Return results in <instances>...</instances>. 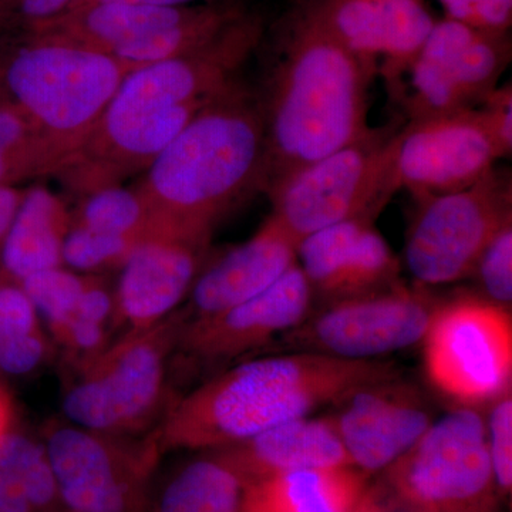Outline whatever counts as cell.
I'll return each instance as SVG.
<instances>
[{"label": "cell", "mask_w": 512, "mask_h": 512, "mask_svg": "<svg viewBox=\"0 0 512 512\" xmlns=\"http://www.w3.org/2000/svg\"><path fill=\"white\" fill-rule=\"evenodd\" d=\"M399 375L386 360L289 352L228 366L181 399L157 426L164 451L234 446L279 424L336 406L363 384Z\"/></svg>", "instance_id": "1"}, {"label": "cell", "mask_w": 512, "mask_h": 512, "mask_svg": "<svg viewBox=\"0 0 512 512\" xmlns=\"http://www.w3.org/2000/svg\"><path fill=\"white\" fill-rule=\"evenodd\" d=\"M372 70L305 13L295 20L266 101V191L369 131Z\"/></svg>", "instance_id": "2"}, {"label": "cell", "mask_w": 512, "mask_h": 512, "mask_svg": "<svg viewBox=\"0 0 512 512\" xmlns=\"http://www.w3.org/2000/svg\"><path fill=\"white\" fill-rule=\"evenodd\" d=\"M264 168L261 101L234 83L154 158L136 192L151 231L211 237L221 215L262 185Z\"/></svg>", "instance_id": "3"}, {"label": "cell", "mask_w": 512, "mask_h": 512, "mask_svg": "<svg viewBox=\"0 0 512 512\" xmlns=\"http://www.w3.org/2000/svg\"><path fill=\"white\" fill-rule=\"evenodd\" d=\"M262 35V20L244 13L200 49L130 70L80 150L97 151L127 138L183 130L235 83V74Z\"/></svg>", "instance_id": "4"}, {"label": "cell", "mask_w": 512, "mask_h": 512, "mask_svg": "<svg viewBox=\"0 0 512 512\" xmlns=\"http://www.w3.org/2000/svg\"><path fill=\"white\" fill-rule=\"evenodd\" d=\"M127 73L109 53L43 33L13 53L6 83L52 171L86 143Z\"/></svg>", "instance_id": "5"}, {"label": "cell", "mask_w": 512, "mask_h": 512, "mask_svg": "<svg viewBox=\"0 0 512 512\" xmlns=\"http://www.w3.org/2000/svg\"><path fill=\"white\" fill-rule=\"evenodd\" d=\"M187 311L128 330L77 366L63 396L69 423L101 433L140 436L167 412V373Z\"/></svg>", "instance_id": "6"}, {"label": "cell", "mask_w": 512, "mask_h": 512, "mask_svg": "<svg viewBox=\"0 0 512 512\" xmlns=\"http://www.w3.org/2000/svg\"><path fill=\"white\" fill-rule=\"evenodd\" d=\"M384 473L390 504L413 511L497 512L498 493L485 419L458 407L434 421L406 454Z\"/></svg>", "instance_id": "7"}, {"label": "cell", "mask_w": 512, "mask_h": 512, "mask_svg": "<svg viewBox=\"0 0 512 512\" xmlns=\"http://www.w3.org/2000/svg\"><path fill=\"white\" fill-rule=\"evenodd\" d=\"M396 128H369L329 156L269 188L272 217L296 241L353 218L375 221L396 190L392 146Z\"/></svg>", "instance_id": "8"}, {"label": "cell", "mask_w": 512, "mask_h": 512, "mask_svg": "<svg viewBox=\"0 0 512 512\" xmlns=\"http://www.w3.org/2000/svg\"><path fill=\"white\" fill-rule=\"evenodd\" d=\"M45 446L66 512H148L151 481L165 453L157 427L140 436L50 423Z\"/></svg>", "instance_id": "9"}, {"label": "cell", "mask_w": 512, "mask_h": 512, "mask_svg": "<svg viewBox=\"0 0 512 512\" xmlns=\"http://www.w3.org/2000/svg\"><path fill=\"white\" fill-rule=\"evenodd\" d=\"M421 346L427 380L457 407L477 409L510 392V308L474 293L443 299Z\"/></svg>", "instance_id": "10"}, {"label": "cell", "mask_w": 512, "mask_h": 512, "mask_svg": "<svg viewBox=\"0 0 512 512\" xmlns=\"http://www.w3.org/2000/svg\"><path fill=\"white\" fill-rule=\"evenodd\" d=\"M404 258L417 285L471 278L484 249L512 221L510 174L495 168L464 190L417 198Z\"/></svg>", "instance_id": "11"}, {"label": "cell", "mask_w": 512, "mask_h": 512, "mask_svg": "<svg viewBox=\"0 0 512 512\" xmlns=\"http://www.w3.org/2000/svg\"><path fill=\"white\" fill-rule=\"evenodd\" d=\"M441 301L427 286L399 282L383 291L323 303L279 340L289 352L382 360L419 345Z\"/></svg>", "instance_id": "12"}, {"label": "cell", "mask_w": 512, "mask_h": 512, "mask_svg": "<svg viewBox=\"0 0 512 512\" xmlns=\"http://www.w3.org/2000/svg\"><path fill=\"white\" fill-rule=\"evenodd\" d=\"M511 57L510 33L436 20L413 62L389 90L410 120L476 109L497 89Z\"/></svg>", "instance_id": "13"}, {"label": "cell", "mask_w": 512, "mask_h": 512, "mask_svg": "<svg viewBox=\"0 0 512 512\" xmlns=\"http://www.w3.org/2000/svg\"><path fill=\"white\" fill-rule=\"evenodd\" d=\"M503 157L477 109L410 120L392 146L394 190L414 197L464 190Z\"/></svg>", "instance_id": "14"}, {"label": "cell", "mask_w": 512, "mask_h": 512, "mask_svg": "<svg viewBox=\"0 0 512 512\" xmlns=\"http://www.w3.org/2000/svg\"><path fill=\"white\" fill-rule=\"evenodd\" d=\"M329 414L350 463L373 476L406 454L434 423L419 387L399 375L363 384Z\"/></svg>", "instance_id": "15"}, {"label": "cell", "mask_w": 512, "mask_h": 512, "mask_svg": "<svg viewBox=\"0 0 512 512\" xmlns=\"http://www.w3.org/2000/svg\"><path fill=\"white\" fill-rule=\"evenodd\" d=\"M315 296L295 264L271 288L228 311L188 319L177 350L194 365H228L279 340L308 318Z\"/></svg>", "instance_id": "16"}, {"label": "cell", "mask_w": 512, "mask_h": 512, "mask_svg": "<svg viewBox=\"0 0 512 512\" xmlns=\"http://www.w3.org/2000/svg\"><path fill=\"white\" fill-rule=\"evenodd\" d=\"M302 12L393 87L436 19L423 0H309Z\"/></svg>", "instance_id": "17"}, {"label": "cell", "mask_w": 512, "mask_h": 512, "mask_svg": "<svg viewBox=\"0 0 512 512\" xmlns=\"http://www.w3.org/2000/svg\"><path fill=\"white\" fill-rule=\"evenodd\" d=\"M210 241L208 235L151 231L121 265L114 319L136 330L174 313L191 292Z\"/></svg>", "instance_id": "18"}, {"label": "cell", "mask_w": 512, "mask_h": 512, "mask_svg": "<svg viewBox=\"0 0 512 512\" xmlns=\"http://www.w3.org/2000/svg\"><path fill=\"white\" fill-rule=\"evenodd\" d=\"M298 264V241L269 215L244 244L201 269L191 288L188 319L228 311L261 295Z\"/></svg>", "instance_id": "19"}, {"label": "cell", "mask_w": 512, "mask_h": 512, "mask_svg": "<svg viewBox=\"0 0 512 512\" xmlns=\"http://www.w3.org/2000/svg\"><path fill=\"white\" fill-rule=\"evenodd\" d=\"M210 451L227 461L247 484L293 471L353 467L330 417L313 414Z\"/></svg>", "instance_id": "20"}, {"label": "cell", "mask_w": 512, "mask_h": 512, "mask_svg": "<svg viewBox=\"0 0 512 512\" xmlns=\"http://www.w3.org/2000/svg\"><path fill=\"white\" fill-rule=\"evenodd\" d=\"M369 476L355 467L293 471L247 484L242 512H353Z\"/></svg>", "instance_id": "21"}, {"label": "cell", "mask_w": 512, "mask_h": 512, "mask_svg": "<svg viewBox=\"0 0 512 512\" xmlns=\"http://www.w3.org/2000/svg\"><path fill=\"white\" fill-rule=\"evenodd\" d=\"M194 6L158 8L121 2L89 3L69 9L30 30L63 37L110 55L116 47L175 25Z\"/></svg>", "instance_id": "22"}, {"label": "cell", "mask_w": 512, "mask_h": 512, "mask_svg": "<svg viewBox=\"0 0 512 512\" xmlns=\"http://www.w3.org/2000/svg\"><path fill=\"white\" fill-rule=\"evenodd\" d=\"M70 227L69 212L55 194L42 187L30 190L3 239L2 261L10 278L20 282L62 265L63 242Z\"/></svg>", "instance_id": "23"}, {"label": "cell", "mask_w": 512, "mask_h": 512, "mask_svg": "<svg viewBox=\"0 0 512 512\" xmlns=\"http://www.w3.org/2000/svg\"><path fill=\"white\" fill-rule=\"evenodd\" d=\"M247 481L215 451H205L171 474L151 512H242Z\"/></svg>", "instance_id": "24"}, {"label": "cell", "mask_w": 512, "mask_h": 512, "mask_svg": "<svg viewBox=\"0 0 512 512\" xmlns=\"http://www.w3.org/2000/svg\"><path fill=\"white\" fill-rule=\"evenodd\" d=\"M62 510L45 446L10 430L0 441V512Z\"/></svg>", "instance_id": "25"}, {"label": "cell", "mask_w": 512, "mask_h": 512, "mask_svg": "<svg viewBox=\"0 0 512 512\" xmlns=\"http://www.w3.org/2000/svg\"><path fill=\"white\" fill-rule=\"evenodd\" d=\"M242 13L244 10L237 6L222 3L195 5L191 12L175 25L116 47L111 50L110 55L119 60L128 72L147 64L188 55L207 45Z\"/></svg>", "instance_id": "26"}, {"label": "cell", "mask_w": 512, "mask_h": 512, "mask_svg": "<svg viewBox=\"0 0 512 512\" xmlns=\"http://www.w3.org/2000/svg\"><path fill=\"white\" fill-rule=\"evenodd\" d=\"M400 269L399 258L377 231L375 222H367L343 258L332 302L399 284Z\"/></svg>", "instance_id": "27"}, {"label": "cell", "mask_w": 512, "mask_h": 512, "mask_svg": "<svg viewBox=\"0 0 512 512\" xmlns=\"http://www.w3.org/2000/svg\"><path fill=\"white\" fill-rule=\"evenodd\" d=\"M77 225L124 237L146 238L151 231L150 217L140 195L119 185L92 192L84 202Z\"/></svg>", "instance_id": "28"}, {"label": "cell", "mask_w": 512, "mask_h": 512, "mask_svg": "<svg viewBox=\"0 0 512 512\" xmlns=\"http://www.w3.org/2000/svg\"><path fill=\"white\" fill-rule=\"evenodd\" d=\"M92 281V276L74 274L57 266L30 275L19 284L28 293L39 318L45 320L53 333L72 318Z\"/></svg>", "instance_id": "29"}, {"label": "cell", "mask_w": 512, "mask_h": 512, "mask_svg": "<svg viewBox=\"0 0 512 512\" xmlns=\"http://www.w3.org/2000/svg\"><path fill=\"white\" fill-rule=\"evenodd\" d=\"M143 239L104 234L76 224L70 227L64 238L62 261L74 271L82 272L123 265L130 252Z\"/></svg>", "instance_id": "30"}, {"label": "cell", "mask_w": 512, "mask_h": 512, "mask_svg": "<svg viewBox=\"0 0 512 512\" xmlns=\"http://www.w3.org/2000/svg\"><path fill=\"white\" fill-rule=\"evenodd\" d=\"M485 299L511 309L512 302V221L491 239L473 272Z\"/></svg>", "instance_id": "31"}, {"label": "cell", "mask_w": 512, "mask_h": 512, "mask_svg": "<svg viewBox=\"0 0 512 512\" xmlns=\"http://www.w3.org/2000/svg\"><path fill=\"white\" fill-rule=\"evenodd\" d=\"M487 427L488 453L501 498L512 491V394L504 393L490 404Z\"/></svg>", "instance_id": "32"}, {"label": "cell", "mask_w": 512, "mask_h": 512, "mask_svg": "<svg viewBox=\"0 0 512 512\" xmlns=\"http://www.w3.org/2000/svg\"><path fill=\"white\" fill-rule=\"evenodd\" d=\"M446 19L490 33H510L512 0H440Z\"/></svg>", "instance_id": "33"}, {"label": "cell", "mask_w": 512, "mask_h": 512, "mask_svg": "<svg viewBox=\"0 0 512 512\" xmlns=\"http://www.w3.org/2000/svg\"><path fill=\"white\" fill-rule=\"evenodd\" d=\"M43 332L39 313L22 285L0 284V342H12Z\"/></svg>", "instance_id": "34"}, {"label": "cell", "mask_w": 512, "mask_h": 512, "mask_svg": "<svg viewBox=\"0 0 512 512\" xmlns=\"http://www.w3.org/2000/svg\"><path fill=\"white\" fill-rule=\"evenodd\" d=\"M49 355V339L45 332L28 338L0 342V372L9 376H25L36 370Z\"/></svg>", "instance_id": "35"}, {"label": "cell", "mask_w": 512, "mask_h": 512, "mask_svg": "<svg viewBox=\"0 0 512 512\" xmlns=\"http://www.w3.org/2000/svg\"><path fill=\"white\" fill-rule=\"evenodd\" d=\"M19 148L32 153L42 164L43 170L52 171L49 158L28 117L12 110H0V156L8 157Z\"/></svg>", "instance_id": "36"}, {"label": "cell", "mask_w": 512, "mask_h": 512, "mask_svg": "<svg viewBox=\"0 0 512 512\" xmlns=\"http://www.w3.org/2000/svg\"><path fill=\"white\" fill-rule=\"evenodd\" d=\"M485 121L488 131L500 147L503 157L512 153V87H497L476 107Z\"/></svg>", "instance_id": "37"}, {"label": "cell", "mask_w": 512, "mask_h": 512, "mask_svg": "<svg viewBox=\"0 0 512 512\" xmlns=\"http://www.w3.org/2000/svg\"><path fill=\"white\" fill-rule=\"evenodd\" d=\"M76 0H15L16 12L29 28L47 22L72 9Z\"/></svg>", "instance_id": "38"}, {"label": "cell", "mask_w": 512, "mask_h": 512, "mask_svg": "<svg viewBox=\"0 0 512 512\" xmlns=\"http://www.w3.org/2000/svg\"><path fill=\"white\" fill-rule=\"evenodd\" d=\"M22 197L12 188L0 185V241L5 239L10 225L15 220Z\"/></svg>", "instance_id": "39"}, {"label": "cell", "mask_w": 512, "mask_h": 512, "mask_svg": "<svg viewBox=\"0 0 512 512\" xmlns=\"http://www.w3.org/2000/svg\"><path fill=\"white\" fill-rule=\"evenodd\" d=\"M390 508V501L384 494L382 485H369L362 501L357 504L353 512H387Z\"/></svg>", "instance_id": "40"}, {"label": "cell", "mask_w": 512, "mask_h": 512, "mask_svg": "<svg viewBox=\"0 0 512 512\" xmlns=\"http://www.w3.org/2000/svg\"><path fill=\"white\" fill-rule=\"evenodd\" d=\"M104 2L133 3V5L158 6V8H183V6L195 5L198 0H76L73 8L80 5H89V3Z\"/></svg>", "instance_id": "41"}, {"label": "cell", "mask_w": 512, "mask_h": 512, "mask_svg": "<svg viewBox=\"0 0 512 512\" xmlns=\"http://www.w3.org/2000/svg\"><path fill=\"white\" fill-rule=\"evenodd\" d=\"M13 410L12 403L5 390L0 389V441L12 430Z\"/></svg>", "instance_id": "42"}, {"label": "cell", "mask_w": 512, "mask_h": 512, "mask_svg": "<svg viewBox=\"0 0 512 512\" xmlns=\"http://www.w3.org/2000/svg\"><path fill=\"white\" fill-rule=\"evenodd\" d=\"M6 170H8V163H6V156H0V180L5 177Z\"/></svg>", "instance_id": "43"}, {"label": "cell", "mask_w": 512, "mask_h": 512, "mask_svg": "<svg viewBox=\"0 0 512 512\" xmlns=\"http://www.w3.org/2000/svg\"><path fill=\"white\" fill-rule=\"evenodd\" d=\"M413 512H430V511L416 510V511H413Z\"/></svg>", "instance_id": "44"}, {"label": "cell", "mask_w": 512, "mask_h": 512, "mask_svg": "<svg viewBox=\"0 0 512 512\" xmlns=\"http://www.w3.org/2000/svg\"><path fill=\"white\" fill-rule=\"evenodd\" d=\"M9 2L15 3V0H9Z\"/></svg>", "instance_id": "45"}, {"label": "cell", "mask_w": 512, "mask_h": 512, "mask_svg": "<svg viewBox=\"0 0 512 512\" xmlns=\"http://www.w3.org/2000/svg\"><path fill=\"white\" fill-rule=\"evenodd\" d=\"M60 512H66V511L62 510V511H60Z\"/></svg>", "instance_id": "46"}]
</instances>
